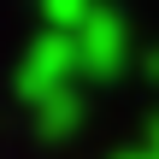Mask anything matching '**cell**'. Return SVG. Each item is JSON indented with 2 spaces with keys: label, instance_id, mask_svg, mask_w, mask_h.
Instances as JSON below:
<instances>
[]
</instances>
